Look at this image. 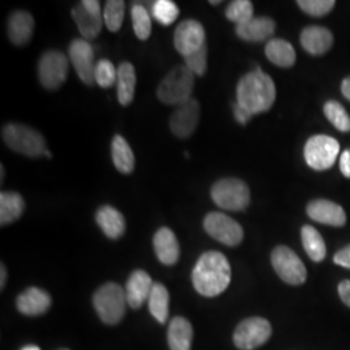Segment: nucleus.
<instances>
[{"instance_id":"nucleus-1","label":"nucleus","mask_w":350,"mask_h":350,"mask_svg":"<svg viewBox=\"0 0 350 350\" xmlns=\"http://www.w3.org/2000/svg\"><path fill=\"white\" fill-rule=\"evenodd\" d=\"M231 282V267L225 256L211 250L201 254L192 271L195 289L205 297H215L225 292Z\"/></svg>"},{"instance_id":"nucleus-2","label":"nucleus","mask_w":350,"mask_h":350,"mask_svg":"<svg viewBox=\"0 0 350 350\" xmlns=\"http://www.w3.org/2000/svg\"><path fill=\"white\" fill-rule=\"evenodd\" d=\"M237 99L250 116L267 112L275 103V83L270 75L256 69L239 81Z\"/></svg>"},{"instance_id":"nucleus-3","label":"nucleus","mask_w":350,"mask_h":350,"mask_svg":"<svg viewBox=\"0 0 350 350\" xmlns=\"http://www.w3.org/2000/svg\"><path fill=\"white\" fill-rule=\"evenodd\" d=\"M195 75L186 65H179L165 75L157 88V98L167 105H180L192 99Z\"/></svg>"},{"instance_id":"nucleus-4","label":"nucleus","mask_w":350,"mask_h":350,"mask_svg":"<svg viewBox=\"0 0 350 350\" xmlns=\"http://www.w3.org/2000/svg\"><path fill=\"white\" fill-rule=\"evenodd\" d=\"M1 137L11 150L27 157L44 156L47 150L43 135L29 126L8 124L3 127Z\"/></svg>"},{"instance_id":"nucleus-5","label":"nucleus","mask_w":350,"mask_h":350,"mask_svg":"<svg viewBox=\"0 0 350 350\" xmlns=\"http://www.w3.org/2000/svg\"><path fill=\"white\" fill-rule=\"evenodd\" d=\"M126 292L116 283H107L101 286L94 295V306L101 321L107 325L118 323L126 312Z\"/></svg>"},{"instance_id":"nucleus-6","label":"nucleus","mask_w":350,"mask_h":350,"mask_svg":"<svg viewBox=\"0 0 350 350\" xmlns=\"http://www.w3.org/2000/svg\"><path fill=\"white\" fill-rule=\"evenodd\" d=\"M211 196L224 211L239 212L250 205V188L243 180L235 178H225L214 183Z\"/></svg>"},{"instance_id":"nucleus-7","label":"nucleus","mask_w":350,"mask_h":350,"mask_svg":"<svg viewBox=\"0 0 350 350\" xmlns=\"http://www.w3.org/2000/svg\"><path fill=\"white\" fill-rule=\"evenodd\" d=\"M340 144L336 139L327 135H315L309 139L304 148L306 163L318 172L329 169L338 160Z\"/></svg>"},{"instance_id":"nucleus-8","label":"nucleus","mask_w":350,"mask_h":350,"mask_svg":"<svg viewBox=\"0 0 350 350\" xmlns=\"http://www.w3.org/2000/svg\"><path fill=\"white\" fill-rule=\"evenodd\" d=\"M69 62L63 52L50 50L44 52L38 63V78L42 86L47 90L62 88L68 78Z\"/></svg>"},{"instance_id":"nucleus-9","label":"nucleus","mask_w":350,"mask_h":350,"mask_svg":"<svg viewBox=\"0 0 350 350\" xmlns=\"http://www.w3.org/2000/svg\"><path fill=\"white\" fill-rule=\"evenodd\" d=\"M271 263L283 282L291 286H300L306 280V269L300 257L288 247L279 245L271 253Z\"/></svg>"},{"instance_id":"nucleus-10","label":"nucleus","mask_w":350,"mask_h":350,"mask_svg":"<svg viewBox=\"0 0 350 350\" xmlns=\"http://www.w3.org/2000/svg\"><path fill=\"white\" fill-rule=\"evenodd\" d=\"M204 228L213 239L228 247H237L244 238L241 226L225 213H209L204 219Z\"/></svg>"},{"instance_id":"nucleus-11","label":"nucleus","mask_w":350,"mask_h":350,"mask_svg":"<svg viewBox=\"0 0 350 350\" xmlns=\"http://www.w3.org/2000/svg\"><path fill=\"white\" fill-rule=\"evenodd\" d=\"M271 336V325L269 321L253 317L243 321L237 327L234 342L241 350H253L263 345Z\"/></svg>"},{"instance_id":"nucleus-12","label":"nucleus","mask_w":350,"mask_h":350,"mask_svg":"<svg viewBox=\"0 0 350 350\" xmlns=\"http://www.w3.org/2000/svg\"><path fill=\"white\" fill-rule=\"evenodd\" d=\"M72 17L83 39H95L100 34L104 18L98 0H83L72 10Z\"/></svg>"},{"instance_id":"nucleus-13","label":"nucleus","mask_w":350,"mask_h":350,"mask_svg":"<svg viewBox=\"0 0 350 350\" xmlns=\"http://www.w3.org/2000/svg\"><path fill=\"white\" fill-rule=\"evenodd\" d=\"M69 59L79 79L88 85L94 86L95 82V52L86 39H75L69 46Z\"/></svg>"},{"instance_id":"nucleus-14","label":"nucleus","mask_w":350,"mask_h":350,"mask_svg":"<svg viewBox=\"0 0 350 350\" xmlns=\"http://www.w3.org/2000/svg\"><path fill=\"white\" fill-rule=\"evenodd\" d=\"M200 112V104L195 99L178 105L170 117V130L175 137L189 138L199 125Z\"/></svg>"},{"instance_id":"nucleus-15","label":"nucleus","mask_w":350,"mask_h":350,"mask_svg":"<svg viewBox=\"0 0 350 350\" xmlns=\"http://www.w3.org/2000/svg\"><path fill=\"white\" fill-rule=\"evenodd\" d=\"M174 46L176 51L187 57L205 46V30L196 20H185L175 29Z\"/></svg>"},{"instance_id":"nucleus-16","label":"nucleus","mask_w":350,"mask_h":350,"mask_svg":"<svg viewBox=\"0 0 350 350\" xmlns=\"http://www.w3.org/2000/svg\"><path fill=\"white\" fill-rule=\"evenodd\" d=\"M308 215L319 224L341 227L347 222L344 209L334 201L314 200L306 208Z\"/></svg>"},{"instance_id":"nucleus-17","label":"nucleus","mask_w":350,"mask_h":350,"mask_svg":"<svg viewBox=\"0 0 350 350\" xmlns=\"http://www.w3.org/2000/svg\"><path fill=\"white\" fill-rule=\"evenodd\" d=\"M153 282L150 276L143 270H135L129 276L126 283V299L130 308L139 309L143 304L150 299Z\"/></svg>"},{"instance_id":"nucleus-18","label":"nucleus","mask_w":350,"mask_h":350,"mask_svg":"<svg viewBox=\"0 0 350 350\" xmlns=\"http://www.w3.org/2000/svg\"><path fill=\"white\" fill-rule=\"evenodd\" d=\"M300 40L304 50L314 56H321L331 50L334 37L332 33L323 26L313 25L302 30Z\"/></svg>"},{"instance_id":"nucleus-19","label":"nucleus","mask_w":350,"mask_h":350,"mask_svg":"<svg viewBox=\"0 0 350 350\" xmlns=\"http://www.w3.org/2000/svg\"><path fill=\"white\" fill-rule=\"evenodd\" d=\"M34 27H36V23L30 13L26 11H16L8 18V25H7L8 38L14 46H18V47L25 46L33 37Z\"/></svg>"},{"instance_id":"nucleus-20","label":"nucleus","mask_w":350,"mask_h":350,"mask_svg":"<svg viewBox=\"0 0 350 350\" xmlns=\"http://www.w3.org/2000/svg\"><path fill=\"white\" fill-rule=\"evenodd\" d=\"M153 248L160 262L166 266H172L179 260V243L175 238L174 232L167 227L157 230L153 238Z\"/></svg>"},{"instance_id":"nucleus-21","label":"nucleus","mask_w":350,"mask_h":350,"mask_svg":"<svg viewBox=\"0 0 350 350\" xmlns=\"http://www.w3.org/2000/svg\"><path fill=\"white\" fill-rule=\"evenodd\" d=\"M16 305L20 313L30 317L40 315L50 309L51 296L44 289L38 287L27 288L18 296Z\"/></svg>"},{"instance_id":"nucleus-22","label":"nucleus","mask_w":350,"mask_h":350,"mask_svg":"<svg viewBox=\"0 0 350 350\" xmlns=\"http://www.w3.org/2000/svg\"><path fill=\"white\" fill-rule=\"evenodd\" d=\"M275 27L270 17H252L250 21L237 26V34L247 42H262L273 37Z\"/></svg>"},{"instance_id":"nucleus-23","label":"nucleus","mask_w":350,"mask_h":350,"mask_svg":"<svg viewBox=\"0 0 350 350\" xmlns=\"http://www.w3.org/2000/svg\"><path fill=\"white\" fill-rule=\"evenodd\" d=\"M96 222L101 231L109 239H118L124 235L126 222L124 215L111 205H103L96 212Z\"/></svg>"},{"instance_id":"nucleus-24","label":"nucleus","mask_w":350,"mask_h":350,"mask_svg":"<svg viewBox=\"0 0 350 350\" xmlns=\"http://www.w3.org/2000/svg\"><path fill=\"white\" fill-rule=\"evenodd\" d=\"M192 338L193 329L186 318L175 317L172 319L167 331V341L170 349L191 350Z\"/></svg>"},{"instance_id":"nucleus-25","label":"nucleus","mask_w":350,"mask_h":350,"mask_svg":"<svg viewBox=\"0 0 350 350\" xmlns=\"http://www.w3.org/2000/svg\"><path fill=\"white\" fill-rule=\"evenodd\" d=\"M25 211L24 198L12 191L0 193V225L5 226L17 221Z\"/></svg>"},{"instance_id":"nucleus-26","label":"nucleus","mask_w":350,"mask_h":350,"mask_svg":"<svg viewBox=\"0 0 350 350\" xmlns=\"http://www.w3.org/2000/svg\"><path fill=\"white\" fill-rule=\"evenodd\" d=\"M137 85V73L134 65L122 63L118 66L117 77V96L121 105H129L134 100Z\"/></svg>"},{"instance_id":"nucleus-27","label":"nucleus","mask_w":350,"mask_h":350,"mask_svg":"<svg viewBox=\"0 0 350 350\" xmlns=\"http://www.w3.org/2000/svg\"><path fill=\"white\" fill-rule=\"evenodd\" d=\"M265 53L271 63L280 68H291L293 64L296 63L295 49L284 39L274 38L269 40L265 49Z\"/></svg>"},{"instance_id":"nucleus-28","label":"nucleus","mask_w":350,"mask_h":350,"mask_svg":"<svg viewBox=\"0 0 350 350\" xmlns=\"http://www.w3.org/2000/svg\"><path fill=\"white\" fill-rule=\"evenodd\" d=\"M112 160L116 169L122 174H131L135 166V157L131 147L121 135L112 140Z\"/></svg>"},{"instance_id":"nucleus-29","label":"nucleus","mask_w":350,"mask_h":350,"mask_svg":"<svg viewBox=\"0 0 350 350\" xmlns=\"http://www.w3.org/2000/svg\"><path fill=\"white\" fill-rule=\"evenodd\" d=\"M301 239H302L304 250L313 261L321 262L325 260V253H327L325 240L313 226L306 225L302 227Z\"/></svg>"},{"instance_id":"nucleus-30","label":"nucleus","mask_w":350,"mask_h":350,"mask_svg":"<svg viewBox=\"0 0 350 350\" xmlns=\"http://www.w3.org/2000/svg\"><path fill=\"white\" fill-rule=\"evenodd\" d=\"M150 313L157 322L165 323L169 317V292L163 284L154 283L148 299Z\"/></svg>"},{"instance_id":"nucleus-31","label":"nucleus","mask_w":350,"mask_h":350,"mask_svg":"<svg viewBox=\"0 0 350 350\" xmlns=\"http://www.w3.org/2000/svg\"><path fill=\"white\" fill-rule=\"evenodd\" d=\"M125 1L122 0H109L104 7V24L111 31H118L125 18Z\"/></svg>"},{"instance_id":"nucleus-32","label":"nucleus","mask_w":350,"mask_h":350,"mask_svg":"<svg viewBox=\"0 0 350 350\" xmlns=\"http://www.w3.org/2000/svg\"><path fill=\"white\" fill-rule=\"evenodd\" d=\"M131 20L137 38L140 40H147L152 33V20L148 10L140 4L133 5Z\"/></svg>"},{"instance_id":"nucleus-33","label":"nucleus","mask_w":350,"mask_h":350,"mask_svg":"<svg viewBox=\"0 0 350 350\" xmlns=\"http://www.w3.org/2000/svg\"><path fill=\"white\" fill-rule=\"evenodd\" d=\"M325 114L327 120L338 130L347 133L350 131V117L345 108L335 100L327 101L325 104Z\"/></svg>"},{"instance_id":"nucleus-34","label":"nucleus","mask_w":350,"mask_h":350,"mask_svg":"<svg viewBox=\"0 0 350 350\" xmlns=\"http://www.w3.org/2000/svg\"><path fill=\"white\" fill-rule=\"evenodd\" d=\"M152 16L163 26L172 25L179 16V8L172 0H157L152 5Z\"/></svg>"},{"instance_id":"nucleus-35","label":"nucleus","mask_w":350,"mask_h":350,"mask_svg":"<svg viewBox=\"0 0 350 350\" xmlns=\"http://www.w3.org/2000/svg\"><path fill=\"white\" fill-rule=\"evenodd\" d=\"M254 13L253 10V4L250 0H235V1H231L230 5L227 7L226 10V17L235 23L237 26L241 25L247 21H250Z\"/></svg>"},{"instance_id":"nucleus-36","label":"nucleus","mask_w":350,"mask_h":350,"mask_svg":"<svg viewBox=\"0 0 350 350\" xmlns=\"http://www.w3.org/2000/svg\"><path fill=\"white\" fill-rule=\"evenodd\" d=\"M118 77V68H116L109 60H99L95 68V82L101 88H112L114 83H117Z\"/></svg>"},{"instance_id":"nucleus-37","label":"nucleus","mask_w":350,"mask_h":350,"mask_svg":"<svg viewBox=\"0 0 350 350\" xmlns=\"http://www.w3.org/2000/svg\"><path fill=\"white\" fill-rule=\"evenodd\" d=\"M334 0H299L297 5L301 10L314 17H322L327 13L331 12L335 7Z\"/></svg>"},{"instance_id":"nucleus-38","label":"nucleus","mask_w":350,"mask_h":350,"mask_svg":"<svg viewBox=\"0 0 350 350\" xmlns=\"http://www.w3.org/2000/svg\"><path fill=\"white\" fill-rule=\"evenodd\" d=\"M185 62H186V66L193 75H205L206 68H208V49H206V44L200 50L196 51L195 53L185 57Z\"/></svg>"},{"instance_id":"nucleus-39","label":"nucleus","mask_w":350,"mask_h":350,"mask_svg":"<svg viewBox=\"0 0 350 350\" xmlns=\"http://www.w3.org/2000/svg\"><path fill=\"white\" fill-rule=\"evenodd\" d=\"M334 261L338 266H342L345 269H350V245L338 250L334 257Z\"/></svg>"},{"instance_id":"nucleus-40","label":"nucleus","mask_w":350,"mask_h":350,"mask_svg":"<svg viewBox=\"0 0 350 350\" xmlns=\"http://www.w3.org/2000/svg\"><path fill=\"white\" fill-rule=\"evenodd\" d=\"M340 170L344 176L350 178V150H344L340 156Z\"/></svg>"},{"instance_id":"nucleus-41","label":"nucleus","mask_w":350,"mask_h":350,"mask_svg":"<svg viewBox=\"0 0 350 350\" xmlns=\"http://www.w3.org/2000/svg\"><path fill=\"white\" fill-rule=\"evenodd\" d=\"M338 289L341 300L350 308V280H342L338 284Z\"/></svg>"},{"instance_id":"nucleus-42","label":"nucleus","mask_w":350,"mask_h":350,"mask_svg":"<svg viewBox=\"0 0 350 350\" xmlns=\"http://www.w3.org/2000/svg\"><path fill=\"white\" fill-rule=\"evenodd\" d=\"M234 117L235 120L238 121L239 124L241 125H245L248 121H250V113L247 112L244 108H241L239 105L238 103L234 105Z\"/></svg>"},{"instance_id":"nucleus-43","label":"nucleus","mask_w":350,"mask_h":350,"mask_svg":"<svg viewBox=\"0 0 350 350\" xmlns=\"http://www.w3.org/2000/svg\"><path fill=\"white\" fill-rule=\"evenodd\" d=\"M341 92L350 101V77L345 78L342 81V83H341Z\"/></svg>"},{"instance_id":"nucleus-44","label":"nucleus","mask_w":350,"mask_h":350,"mask_svg":"<svg viewBox=\"0 0 350 350\" xmlns=\"http://www.w3.org/2000/svg\"><path fill=\"white\" fill-rule=\"evenodd\" d=\"M0 288L4 287L5 282H7V270H5V266L1 265L0 267Z\"/></svg>"},{"instance_id":"nucleus-45","label":"nucleus","mask_w":350,"mask_h":350,"mask_svg":"<svg viewBox=\"0 0 350 350\" xmlns=\"http://www.w3.org/2000/svg\"><path fill=\"white\" fill-rule=\"evenodd\" d=\"M21 350H40V348H38L37 345H26Z\"/></svg>"},{"instance_id":"nucleus-46","label":"nucleus","mask_w":350,"mask_h":350,"mask_svg":"<svg viewBox=\"0 0 350 350\" xmlns=\"http://www.w3.org/2000/svg\"><path fill=\"white\" fill-rule=\"evenodd\" d=\"M3 176H4V167L1 166V180H3Z\"/></svg>"},{"instance_id":"nucleus-47","label":"nucleus","mask_w":350,"mask_h":350,"mask_svg":"<svg viewBox=\"0 0 350 350\" xmlns=\"http://www.w3.org/2000/svg\"><path fill=\"white\" fill-rule=\"evenodd\" d=\"M211 4H214V5H215V4H221V1H211Z\"/></svg>"},{"instance_id":"nucleus-48","label":"nucleus","mask_w":350,"mask_h":350,"mask_svg":"<svg viewBox=\"0 0 350 350\" xmlns=\"http://www.w3.org/2000/svg\"><path fill=\"white\" fill-rule=\"evenodd\" d=\"M62 350H69V349H62Z\"/></svg>"}]
</instances>
